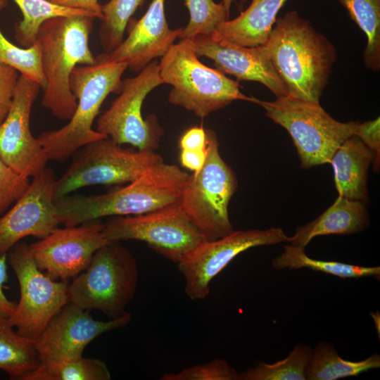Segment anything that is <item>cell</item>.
Returning <instances> with one entry per match:
<instances>
[{
	"instance_id": "6da1fadb",
	"label": "cell",
	"mask_w": 380,
	"mask_h": 380,
	"mask_svg": "<svg viewBox=\"0 0 380 380\" xmlns=\"http://www.w3.org/2000/svg\"><path fill=\"white\" fill-rule=\"evenodd\" d=\"M265 44L288 96L319 103L336 60L331 42L291 11L276 19Z\"/></svg>"
},
{
	"instance_id": "7a4b0ae2",
	"label": "cell",
	"mask_w": 380,
	"mask_h": 380,
	"mask_svg": "<svg viewBox=\"0 0 380 380\" xmlns=\"http://www.w3.org/2000/svg\"><path fill=\"white\" fill-rule=\"evenodd\" d=\"M189 174L164 161L122 188L105 194L55 199L61 224L77 226L108 216L137 215L179 202Z\"/></svg>"
},
{
	"instance_id": "3957f363",
	"label": "cell",
	"mask_w": 380,
	"mask_h": 380,
	"mask_svg": "<svg viewBox=\"0 0 380 380\" xmlns=\"http://www.w3.org/2000/svg\"><path fill=\"white\" fill-rule=\"evenodd\" d=\"M94 19L89 15L55 17L38 30L35 42L46 80L42 105L61 120H69L77 107L69 84L73 69L96 61L89 47Z\"/></svg>"
},
{
	"instance_id": "277c9868",
	"label": "cell",
	"mask_w": 380,
	"mask_h": 380,
	"mask_svg": "<svg viewBox=\"0 0 380 380\" xmlns=\"http://www.w3.org/2000/svg\"><path fill=\"white\" fill-rule=\"evenodd\" d=\"M127 68V63L110 61L103 53L94 63L73 69L69 82L77 99L73 115L63 127L37 137L49 160L63 161L83 146L108 137L94 130L92 125L108 95L120 92L121 77Z\"/></svg>"
},
{
	"instance_id": "5b68a950",
	"label": "cell",
	"mask_w": 380,
	"mask_h": 380,
	"mask_svg": "<svg viewBox=\"0 0 380 380\" xmlns=\"http://www.w3.org/2000/svg\"><path fill=\"white\" fill-rule=\"evenodd\" d=\"M159 73L163 84L172 87L168 101L203 118L234 101L256 103L258 99L244 95L238 81L202 63L196 55L193 41L182 39L161 57Z\"/></svg>"
},
{
	"instance_id": "8992f818",
	"label": "cell",
	"mask_w": 380,
	"mask_h": 380,
	"mask_svg": "<svg viewBox=\"0 0 380 380\" xmlns=\"http://www.w3.org/2000/svg\"><path fill=\"white\" fill-rule=\"evenodd\" d=\"M138 280L134 255L118 241H109L68 284L69 302L82 310H97L110 319L118 318L127 312Z\"/></svg>"
},
{
	"instance_id": "52a82bcc",
	"label": "cell",
	"mask_w": 380,
	"mask_h": 380,
	"mask_svg": "<svg viewBox=\"0 0 380 380\" xmlns=\"http://www.w3.org/2000/svg\"><path fill=\"white\" fill-rule=\"evenodd\" d=\"M208 153L196 175H189L179 205L205 241L224 237L233 230L228 207L237 188L232 169L222 158L216 133L205 129Z\"/></svg>"
},
{
	"instance_id": "ba28073f",
	"label": "cell",
	"mask_w": 380,
	"mask_h": 380,
	"mask_svg": "<svg viewBox=\"0 0 380 380\" xmlns=\"http://www.w3.org/2000/svg\"><path fill=\"white\" fill-rule=\"evenodd\" d=\"M256 103L265 109L267 117L289 132L301 167L305 169L329 163L335 151L346 139L354 135L360 123L338 121L319 103L289 96L273 101L258 99Z\"/></svg>"
},
{
	"instance_id": "9c48e42d",
	"label": "cell",
	"mask_w": 380,
	"mask_h": 380,
	"mask_svg": "<svg viewBox=\"0 0 380 380\" xmlns=\"http://www.w3.org/2000/svg\"><path fill=\"white\" fill-rule=\"evenodd\" d=\"M74 155L70 165L56 179L55 199L87 186L130 182L164 161L154 151L123 148L109 137L90 142Z\"/></svg>"
},
{
	"instance_id": "30bf717a",
	"label": "cell",
	"mask_w": 380,
	"mask_h": 380,
	"mask_svg": "<svg viewBox=\"0 0 380 380\" xmlns=\"http://www.w3.org/2000/svg\"><path fill=\"white\" fill-rule=\"evenodd\" d=\"M15 273L20 296L10 324L21 336L35 341L51 319L69 302L68 284L54 280L36 265L30 245L16 243L7 253Z\"/></svg>"
},
{
	"instance_id": "8fae6325",
	"label": "cell",
	"mask_w": 380,
	"mask_h": 380,
	"mask_svg": "<svg viewBox=\"0 0 380 380\" xmlns=\"http://www.w3.org/2000/svg\"><path fill=\"white\" fill-rule=\"evenodd\" d=\"M158 64L153 60L137 76L122 80L120 95L97 120V132L120 145L127 144L144 151L158 148L163 128L156 116L143 118L141 106L146 96L163 84Z\"/></svg>"
},
{
	"instance_id": "7c38bea8",
	"label": "cell",
	"mask_w": 380,
	"mask_h": 380,
	"mask_svg": "<svg viewBox=\"0 0 380 380\" xmlns=\"http://www.w3.org/2000/svg\"><path fill=\"white\" fill-rule=\"evenodd\" d=\"M103 234L108 241L144 242L177 264L205 241L179 203L141 215L118 216L103 223Z\"/></svg>"
},
{
	"instance_id": "4fadbf2b",
	"label": "cell",
	"mask_w": 380,
	"mask_h": 380,
	"mask_svg": "<svg viewBox=\"0 0 380 380\" xmlns=\"http://www.w3.org/2000/svg\"><path fill=\"white\" fill-rule=\"evenodd\" d=\"M281 228L233 231L213 241H204L177 263L191 300L206 298L211 281L242 252L257 246L289 242Z\"/></svg>"
},
{
	"instance_id": "5bb4252c",
	"label": "cell",
	"mask_w": 380,
	"mask_h": 380,
	"mask_svg": "<svg viewBox=\"0 0 380 380\" xmlns=\"http://www.w3.org/2000/svg\"><path fill=\"white\" fill-rule=\"evenodd\" d=\"M41 89L37 82L20 75L9 110L0 125V159L29 178L41 172L49 160L30 126L32 107Z\"/></svg>"
},
{
	"instance_id": "9a60e30c",
	"label": "cell",
	"mask_w": 380,
	"mask_h": 380,
	"mask_svg": "<svg viewBox=\"0 0 380 380\" xmlns=\"http://www.w3.org/2000/svg\"><path fill=\"white\" fill-rule=\"evenodd\" d=\"M131 319L129 312L108 321L95 319L87 310L68 302L51 319L34 341L40 361L55 364L78 360L96 337L126 327Z\"/></svg>"
},
{
	"instance_id": "2e32d148",
	"label": "cell",
	"mask_w": 380,
	"mask_h": 380,
	"mask_svg": "<svg viewBox=\"0 0 380 380\" xmlns=\"http://www.w3.org/2000/svg\"><path fill=\"white\" fill-rule=\"evenodd\" d=\"M99 220L56 228L30 244L37 267L54 280L74 278L89 265L94 254L108 241Z\"/></svg>"
},
{
	"instance_id": "e0dca14e",
	"label": "cell",
	"mask_w": 380,
	"mask_h": 380,
	"mask_svg": "<svg viewBox=\"0 0 380 380\" xmlns=\"http://www.w3.org/2000/svg\"><path fill=\"white\" fill-rule=\"evenodd\" d=\"M56 182L53 170L46 167L0 217V255L7 254L23 238L42 239L61 224L54 203Z\"/></svg>"
},
{
	"instance_id": "ac0fdd59",
	"label": "cell",
	"mask_w": 380,
	"mask_h": 380,
	"mask_svg": "<svg viewBox=\"0 0 380 380\" xmlns=\"http://www.w3.org/2000/svg\"><path fill=\"white\" fill-rule=\"evenodd\" d=\"M196 56L211 59L217 70L239 80L258 82L268 88L276 98L288 96L277 75L265 44L246 47L210 34L191 39Z\"/></svg>"
},
{
	"instance_id": "d6986e66",
	"label": "cell",
	"mask_w": 380,
	"mask_h": 380,
	"mask_svg": "<svg viewBox=\"0 0 380 380\" xmlns=\"http://www.w3.org/2000/svg\"><path fill=\"white\" fill-rule=\"evenodd\" d=\"M165 0H152L146 13L137 21L127 37L107 53L113 62H125L139 72L158 57H162L179 38L182 28L172 30L165 15Z\"/></svg>"
},
{
	"instance_id": "ffe728a7",
	"label": "cell",
	"mask_w": 380,
	"mask_h": 380,
	"mask_svg": "<svg viewBox=\"0 0 380 380\" xmlns=\"http://www.w3.org/2000/svg\"><path fill=\"white\" fill-rule=\"evenodd\" d=\"M374 158L373 152L355 135L348 137L338 146L329 163L338 196L367 202L368 170Z\"/></svg>"
},
{
	"instance_id": "44dd1931",
	"label": "cell",
	"mask_w": 380,
	"mask_h": 380,
	"mask_svg": "<svg viewBox=\"0 0 380 380\" xmlns=\"http://www.w3.org/2000/svg\"><path fill=\"white\" fill-rule=\"evenodd\" d=\"M369 223L365 203L338 196L318 217L298 227L289 242L305 248L316 236L357 233L366 229Z\"/></svg>"
},
{
	"instance_id": "7402d4cb",
	"label": "cell",
	"mask_w": 380,
	"mask_h": 380,
	"mask_svg": "<svg viewBox=\"0 0 380 380\" xmlns=\"http://www.w3.org/2000/svg\"><path fill=\"white\" fill-rule=\"evenodd\" d=\"M286 0H251L249 6L232 20L222 22L212 33L246 47L265 44Z\"/></svg>"
},
{
	"instance_id": "603a6c76",
	"label": "cell",
	"mask_w": 380,
	"mask_h": 380,
	"mask_svg": "<svg viewBox=\"0 0 380 380\" xmlns=\"http://www.w3.org/2000/svg\"><path fill=\"white\" fill-rule=\"evenodd\" d=\"M40 363L34 341L14 331L8 318L0 317V369L10 379L25 380Z\"/></svg>"
},
{
	"instance_id": "cb8c5ba5",
	"label": "cell",
	"mask_w": 380,
	"mask_h": 380,
	"mask_svg": "<svg viewBox=\"0 0 380 380\" xmlns=\"http://www.w3.org/2000/svg\"><path fill=\"white\" fill-rule=\"evenodd\" d=\"M380 367V356L375 353L360 361L342 359L333 346L321 342L312 350L307 366L306 379L336 380L357 376Z\"/></svg>"
},
{
	"instance_id": "d4e9b609",
	"label": "cell",
	"mask_w": 380,
	"mask_h": 380,
	"mask_svg": "<svg viewBox=\"0 0 380 380\" xmlns=\"http://www.w3.org/2000/svg\"><path fill=\"white\" fill-rule=\"evenodd\" d=\"M274 269L297 270L307 267L341 278H379V267H363L334 261H323L308 257L305 248L293 245L284 246L283 253L272 260Z\"/></svg>"
},
{
	"instance_id": "484cf974",
	"label": "cell",
	"mask_w": 380,
	"mask_h": 380,
	"mask_svg": "<svg viewBox=\"0 0 380 380\" xmlns=\"http://www.w3.org/2000/svg\"><path fill=\"white\" fill-rule=\"evenodd\" d=\"M23 19L15 26V37L25 48L32 46L41 25L48 19L60 16L89 15L90 13L54 4L49 0H13Z\"/></svg>"
},
{
	"instance_id": "4316f807",
	"label": "cell",
	"mask_w": 380,
	"mask_h": 380,
	"mask_svg": "<svg viewBox=\"0 0 380 380\" xmlns=\"http://www.w3.org/2000/svg\"><path fill=\"white\" fill-rule=\"evenodd\" d=\"M351 19L365 33L367 45L363 52L365 65L380 70V0H337Z\"/></svg>"
},
{
	"instance_id": "83f0119b",
	"label": "cell",
	"mask_w": 380,
	"mask_h": 380,
	"mask_svg": "<svg viewBox=\"0 0 380 380\" xmlns=\"http://www.w3.org/2000/svg\"><path fill=\"white\" fill-rule=\"evenodd\" d=\"M312 349L298 343L285 359L272 364L258 362L240 373V380H305Z\"/></svg>"
},
{
	"instance_id": "f1b7e54d",
	"label": "cell",
	"mask_w": 380,
	"mask_h": 380,
	"mask_svg": "<svg viewBox=\"0 0 380 380\" xmlns=\"http://www.w3.org/2000/svg\"><path fill=\"white\" fill-rule=\"evenodd\" d=\"M110 372L99 359L81 357L55 364L40 363L25 380H110Z\"/></svg>"
},
{
	"instance_id": "f546056e",
	"label": "cell",
	"mask_w": 380,
	"mask_h": 380,
	"mask_svg": "<svg viewBox=\"0 0 380 380\" xmlns=\"http://www.w3.org/2000/svg\"><path fill=\"white\" fill-rule=\"evenodd\" d=\"M144 0H110L101 5L103 18L99 36L104 53H109L124 40L131 17Z\"/></svg>"
},
{
	"instance_id": "4dcf8cb0",
	"label": "cell",
	"mask_w": 380,
	"mask_h": 380,
	"mask_svg": "<svg viewBox=\"0 0 380 380\" xmlns=\"http://www.w3.org/2000/svg\"><path fill=\"white\" fill-rule=\"evenodd\" d=\"M0 63L14 68L20 75L37 82L42 89L45 88L40 51L36 42L28 48L17 46L8 41L0 30Z\"/></svg>"
},
{
	"instance_id": "1f68e13d",
	"label": "cell",
	"mask_w": 380,
	"mask_h": 380,
	"mask_svg": "<svg viewBox=\"0 0 380 380\" xmlns=\"http://www.w3.org/2000/svg\"><path fill=\"white\" fill-rule=\"evenodd\" d=\"M189 13V20L182 28L180 39H193L198 34H212L223 21L229 20L225 7L222 1L213 0H184Z\"/></svg>"
},
{
	"instance_id": "d6a6232c",
	"label": "cell",
	"mask_w": 380,
	"mask_h": 380,
	"mask_svg": "<svg viewBox=\"0 0 380 380\" xmlns=\"http://www.w3.org/2000/svg\"><path fill=\"white\" fill-rule=\"evenodd\" d=\"M162 380H240V373L226 360L215 359L205 364L166 373Z\"/></svg>"
},
{
	"instance_id": "836d02e7",
	"label": "cell",
	"mask_w": 380,
	"mask_h": 380,
	"mask_svg": "<svg viewBox=\"0 0 380 380\" xmlns=\"http://www.w3.org/2000/svg\"><path fill=\"white\" fill-rule=\"evenodd\" d=\"M30 178L15 172L0 159V217L25 192Z\"/></svg>"
},
{
	"instance_id": "e575fe53",
	"label": "cell",
	"mask_w": 380,
	"mask_h": 380,
	"mask_svg": "<svg viewBox=\"0 0 380 380\" xmlns=\"http://www.w3.org/2000/svg\"><path fill=\"white\" fill-rule=\"evenodd\" d=\"M380 121L379 117L373 120L359 123L354 135L357 136L374 153V168L376 172L380 164Z\"/></svg>"
},
{
	"instance_id": "d590c367",
	"label": "cell",
	"mask_w": 380,
	"mask_h": 380,
	"mask_svg": "<svg viewBox=\"0 0 380 380\" xmlns=\"http://www.w3.org/2000/svg\"><path fill=\"white\" fill-rule=\"evenodd\" d=\"M18 77L16 70L0 63V125L9 110Z\"/></svg>"
},
{
	"instance_id": "8d00e7d4",
	"label": "cell",
	"mask_w": 380,
	"mask_h": 380,
	"mask_svg": "<svg viewBox=\"0 0 380 380\" xmlns=\"http://www.w3.org/2000/svg\"><path fill=\"white\" fill-rule=\"evenodd\" d=\"M181 150H204L207 148L205 129L202 127H193L186 130L179 140Z\"/></svg>"
},
{
	"instance_id": "74e56055",
	"label": "cell",
	"mask_w": 380,
	"mask_h": 380,
	"mask_svg": "<svg viewBox=\"0 0 380 380\" xmlns=\"http://www.w3.org/2000/svg\"><path fill=\"white\" fill-rule=\"evenodd\" d=\"M7 274V254L0 255V317L9 318L16 308V302L10 300L4 294Z\"/></svg>"
},
{
	"instance_id": "f35d334b",
	"label": "cell",
	"mask_w": 380,
	"mask_h": 380,
	"mask_svg": "<svg viewBox=\"0 0 380 380\" xmlns=\"http://www.w3.org/2000/svg\"><path fill=\"white\" fill-rule=\"evenodd\" d=\"M208 153V146L206 149L193 151L181 150L180 162L183 167L193 171L194 175H196L203 167Z\"/></svg>"
},
{
	"instance_id": "ab89813d",
	"label": "cell",
	"mask_w": 380,
	"mask_h": 380,
	"mask_svg": "<svg viewBox=\"0 0 380 380\" xmlns=\"http://www.w3.org/2000/svg\"><path fill=\"white\" fill-rule=\"evenodd\" d=\"M54 4L72 8L75 9L83 10L90 13L95 18L101 20L103 15L101 13V5L99 4L98 0H49Z\"/></svg>"
},
{
	"instance_id": "60d3db41",
	"label": "cell",
	"mask_w": 380,
	"mask_h": 380,
	"mask_svg": "<svg viewBox=\"0 0 380 380\" xmlns=\"http://www.w3.org/2000/svg\"><path fill=\"white\" fill-rule=\"evenodd\" d=\"M234 0H222V3L223 4L224 6L225 7V9L227 11V14L229 15L230 13V8L232 4V1Z\"/></svg>"
},
{
	"instance_id": "b9f144b4",
	"label": "cell",
	"mask_w": 380,
	"mask_h": 380,
	"mask_svg": "<svg viewBox=\"0 0 380 380\" xmlns=\"http://www.w3.org/2000/svg\"><path fill=\"white\" fill-rule=\"evenodd\" d=\"M7 6V0H0V11L6 8Z\"/></svg>"
},
{
	"instance_id": "7bdbcfd3",
	"label": "cell",
	"mask_w": 380,
	"mask_h": 380,
	"mask_svg": "<svg viewBox=\"0 0 380 380\" xmlns=\"http://www.w3.org/2000/svg\"><path fill=\"white\" fill-rule=\"evenodd\" d=\"M241 3L243 4L246 0H241Z\"/></svg>"
}]
</instances>
